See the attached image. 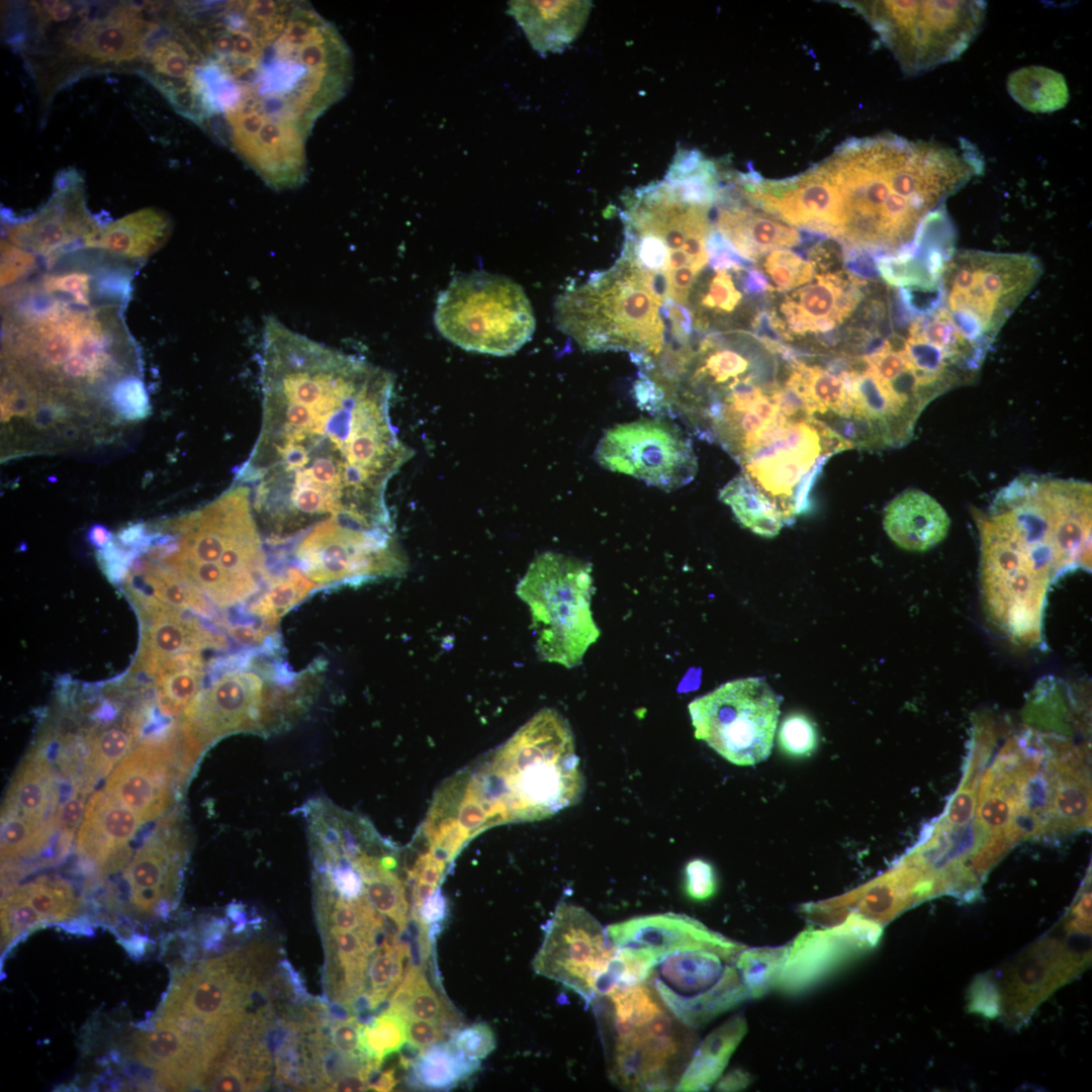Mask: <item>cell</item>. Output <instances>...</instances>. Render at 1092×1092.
<instances>
[{
  "label": "cell",
  "instance_id": "50",
  "mask_svg": "<svg viewBox=\"0 0 1092 1092\" xmlns=\"http://www.w3.org/2000/svg\"><path fill=\"white\" fill-rule=\"evenodd\" d=\"M685 877L686 892L691 898L705 900L714 894L716 888L715 875L708 862L702 859L690 861L686 867Z\"/></svg>",
  "mask_w": 1092,
  "mask_h": 1092
},
{
  "label": "cell",
  "instance_id": "44",
  "mask_svg": "<svg viewBox=\"0 0 1092 1092\" xmlns=\"http://www.w3.org/2000/svg\"><path fill=\"white\" fill-rule=\"evenodd\" d=\"M779 743L781 748L790 755H810L817 746V732L813 723L805 715L792 714L781 724Z\"/></svg>",
  "mask_w": 1092,
  "mask_h": 1092
},
{
  "label": "cell",
  "instance_id": "48",
  "mask_svg": "<svg viewBox=\"0 0 1092 1092\" xmlns=\"http://www.w3.org/2000/svg\"><path fill=\"white\" fill-rule=\"evenodd\" d=\"M752 336L772 354H779L786 341L793 340L783 321L775 311L761 310L752 321Z\"/></svg>",
  "mask_w": 1092,
  "mask_h": 1092
},
{
  "label": "cell",
  "instance_id": "43",
  "mask_svg": "<svg viewBox=\"0 0 1092 1092\" xmlns=\"http://www.w3.org/2000/svg\"><path fill=\"white\" fill-rule=\"evenodd\" d=\"M764 269L779 291H787L809 282L815 272L813 262H805L789 250L770 252Z\"/></svg>",
  "mask_w": 1092,
  "mask_h": 1092
},
{
  "label": "cell",
  "instance_id": "36",
  "mask_svg": "<svg viewBox=\"0 0 1092 1092\" xmlns=\"http://www.w3.org/2000/svg\"><path fill=\"white\" fill-rule=\"evenodd\" d=\"M449 1042H438L424 1050L412 1065V1084L430 1090H447L465 1080L479 1067Z\"/></svg>",
  "mask_w": 1092,
  "mask_h": 1092
},
{
  "label": "cell",
  "instance_id": "52",
  "mask_svg": "<svg viewBox=\"0 0 1092 1092\" xmlns=\"http://www.w3.org/2000/svg\"><path fill=\"white\" fill-rule=\"evenodd\" d=\"M843 265L852 276L860 280L876 281L880 278L874 259L858 247L843 246Z\"/></svg>",
  "mask_w": 1092,
  "mask_h": 1092
},
{
  "label": "cell",
  "instance_id": "18",
  "mask_svg": "<svg viewBox=\"0 0 1092 1092\" xmlns=\"http://www.w3.org/2000/svg\"><path fill=\"white\" fill-rule=\"evenodd\" d=\"M197 760L183 724L162 737L145 740L127 753L105 783L104 791L143 821L167 811L181 784Z\"/></svg>",
  "mask_w": 1092,
  "mask_h": 1092
},
{
  "label": "cell",
  "instance_id": "51",
  "mask_svg": "<svg viewBox=\"0 0 1092 1092\" xmlns=\"http://www.w3.org/2000/svg\"><path fill=\"white\" fill-rule=\"evenodd\" d=\"M444 1037V1026L437 1022L418 1018H408L406 1021V1040L422 1051L440 1042Z\"/></svg>",
  "mask_w": 1092,
  "mask_h": 1092
},
{
  "label": "cell",
  "instance_id": "16",
  "mask_svg": "<svg viewBox=\"0 0 1092 1092\" xmlns=\"http://www.w3.org/2000/svg\"><path fill=\"white\" fill-rule=\"evenodd\" d=\"M737 954L712 948L676 951L656 963L646 982L677 1020L699 1027L744 998L732 966Z\"/></svg>",
  "mask_w": 1092,
  "mask_h": 1092
},
{
  "label": "cell",
  "instance_id": "30",
  "mask_svg": "<svg viewBox=\"0 0 1092 1092\" xmlns=\"http://www.w3.org/2000/svg\"><path fill=\"white\" fill-rule=\"evenodd\" d=\"M157 704L167 716H183L198 699L204 678V662L198 651L167 658L155 675Z\"/></svg>",
  "mask_w": 1092,
  "mask_h": 1092
},
{
  "label": "cell",
  "instance_id": "56",
  "mask_svg": "<svg viewBox=\"0 0 1092 1092\" xmlns=\"http://www.w3.org/2000/svg\"><path fill=\"white\" fill-rule=\"evenodd\" d=\"M230 634L246 645H258L264 642L268 636L266 627H256L251 624H237L229 627Z\"/></svg>",
  "mask_w": 1092,
  "mask_h": 1092
},
{
  "label": "cell",
  "instance_id": "1",
  "mask_svg": "<svg viewBox=\"0 0 1092 1092\" xmlns=\"http://www.w3.org/2000/svg\"><path fill=\"white\" fill-rule=\"evenodd\" d=\"M195 19L191 69L177 87L181 113L200 124L214 120L269 187H299L315 122L350 88L348 44L302 1L214 3Z\"/></svg>",
  "mask_w": 1092,
  "mask_h": 1092
},
{
  "label": "cell",
  "instance_id": "46",
  "mask_svg": "<svg viewBox=\"0 0 1092 1092\" xmlns=\"http://www.w3.org/2000/svg\"><path fill=\"white\" fill-rule=\"evenodd\" d=\"M449 1043L469 1059L482 1060L495 1049V1037L486 1023L462 1027L452 1033Z\"/></svg>",
  "mask_w": 1092,
  "mask_h": 1092
},
{
  "label": "cell",
  "instance_id": "8",
  "mask_svg": "<svg viewBox=\"0 0 1092 1092\" xmlns=\"http://www.w3.org/2000/svg\"><path fill=\"white\" fill-rule=\"evenodd\" d=\"M1041 273L1030 254L954 251L939 277L941 306L965 338L988 352Z\"/></svg>",
  "mask_w": 1092,
  "mask_h": 1092
},
{
  "label": "cell",
  "instance_id": "23",
  "mask_svg": "<svg viewBox=\"0 0 1092 1092\" xmlns=\"http://www.w3.org/2000/svg\"><path fill=\"white\" fill-rule=\"evenodd\" d=\"M79 909L75 890L59 877H39L11 890L1 903V949L38 927L74 918Z\"/></svg>",
  "mask_w": 1092,
  "mask_h": 1092
},
{
  "label": "cell",
  "instance_id": "29",
  "mask_svg": "<svg viewBox=\"0 0 1092 1092\" xmlns=\"http://www.w3.org/2000/svg\"><path fill=\"white\" fill-rule=\"evenodd\" d=\"M588 1H512L511 14L540 53L557 52L579 34L589 14Z\"/></svg>",
  "mask_w": 1092,
  "mask_h": 1092
},
{
  "label": "cell",
  "instance_id": "59",
  "mask_svg": "<svg viewBox=\"0 0 1092 1092\" xmlns=\"http://www.w3.org/2000/svg\"><path fill=\"white\" fill-rule=\"evenodd\" d=\"M816 339L824 347H833L840 342L841 336L836 329H833L828 332L816 333Z\"/></svg>",
  "mask_w": 1092,
  "mask_h": 1092
},
{
  "label": "cell",
  "instance_id": "27",
  "mask_svg": "<svg viewBox=\"0 0 1092 1092\" xmlns=\"http://www.w3.org/2000/svg\"><path fill=\"white\" fill-rule=\"evenodd\" d=\"M156 25L144 20L138 10L120 5L106 17L90 21L75 41L78 54L100 63L131 61L143 54Z\"/></svg>",
  "mask_w": 1092,
  "mask_h": 1092
},
{
  "label": "cell",
  "instance_id": "28",
  "mask_svg": "<svg viewBox=\"0 0 1092 1092\" xmlns=\"http://www.w3.org/2000/svg\"><path fill=\"white\" fill-rule=\"evenodd\" d=\"M172 221L163 211L148 207L109 224L99 225L85 247L102 250L133 264H142L167 242Z\"/></svg>",
  "mask_w": 1092,
  "mask_h": 1092
},
{
  "label": "cell",
  "instance_id": "4",
  "mask_svg": "<svg viewBox=\"0 0 1092 1092\" xmlns=\"http://www.w3.org/2000/svg\"><path fill=\"white\" fill-rule=\"evenodd\" d=\"M1092 485L1073 478L1022 474L981 513L987 582L1042 589L1052 570L1088 564Z\"/></svg>",
  "mask_w": 1092,
  "mask_h": 1092
},
{
  "label": "cell",
  "instance_id": "33",
  "mask_svg": "<svg viewBox=\"0 0 1092 1092\" xmlns=\"http://www.w3.org/2000/svg\"><path fill=\"white\" fill-rule=\"evenodd\" d=\"M142 721L143 718L134 715L121 723L88 734L83 781L89 791L96 781L107 776L117 762L131 751Z\"/></svg>",
  "mask_w": 1092,
  "mask_h": 1092
},
{
  "label": "cell",
  "instance_id": "37",
  "mask_svg": "<svg viewBox=\"0 0 1092 1092\" xmlns=\"http://www.w3.org/2000/svg\"><path fill=\"white\" fill-rule=\"evenodd\" d=\"M136 558L131 574L141 578L159 602L176 609L212 618L214 611L206 596L195 585L159 564ZM130 576V575H129Z\"/></svg>",
  "mask_w": 1092,
  "mask_h": 1092
},
{
  "label": "cell",
  "instance_id": "11",
  "mask_svg": "<svg viewBox=\"0 0 1092 1092\" xmlns=\"http://www.w3.org/2000/svg\"><path fill=\"white\" fill-rule=\"evenodd\" d=\"M850 5L910 75L959 57L980 30L986 6L982 1H860Z\"/></svg>",
  "mask_w": 1092,
  "mask_h": 1092
},
{
  "label": "cell",
  "instance_id": "40",
  "mask_svg": "<svg viewBox=\"0 0 1092 1092\" xmlns=\"http://www.w3.org/2000/svg\"><path fill=\"white\" fill-rule=\"evenodd\" d=\"M806 383V397L810 417L831 412L850 416L851 408L842 376L834 375L824 368L808 366L800 362Z\"/></svg>",
  "mask_w": 1092,
  "mask_h": 1092
},
{
  "label": "cell",
  "instance_id": "54",
  "mask_svg": "<svg viewBox=\"0 0 1092 1092\" xmlns=\"http://www.w3.org/2000/svg\"><path fill=\"white\" fill-rule=\"evenodd\" d=\"M447 901L438 888L418 909L412 910V916L420 927L439 926L447 916Z\"/></svg>",
  "mask_w": 1092,
  "mask_h": 1092
},
{
  "label": "cell",
  "instance_id": "13",
  "mask_svg": "<svg viewBox=\"0 0 1092 1092\" xmlns=\"http://www.w3.org/2000/svg\"><path fill=\"white\" fill-rule=\"evenodd\" d=\"M781 698L763 678L727 681L688 708L695 737L736 765H754L771 751Z\"/></svg>",
  "mask_w": 1092,
  "mask_h": 1092
},
{
  "label": "cell",
  "instance_id": "15",
  "mask_svg": "<svg viewBox=\"0 0 1092 1092\" xmlns=\"http://www.w3.org/2000/svg\"><path fill=\"white\" fill-rule=\"evenodd\" d=\"M204 748L236 732L266 733L291 721V682L277 686L252 669L224 672L183 718Z\"/></svg>",
  "mask_w": 1092,
  "mask_h": 1092
},
{
  "label": "cell",
  "instance_id": "35",
  "mask_svg": "<svg viewBox=\"0 0 1092 1092\" xmlns=\"http://www.w3.org/2000/svg\"><path fill=\"white\" fill-rule=\"evenodd\" d=\"M1007 89L1020 106L1032 112L1044 113L1059 110L1069 100V91L1063 75L1039 66L1014 71L1008 78Z\"/></svg>",
  "mask_w": 1092,
  "mask_h": 1092
},
{
  "label": "cell",
  "instance_id": "41",
  "mask_svg": "<svg viewBox=\"0 0 1092 1092\" xmlns=\"http://www.w3.org/2000/svg\"><path fill=\"white\" fill-rule=\"evenodd\" d=\"M406 1018L385 1009L363 1025L362 1051L367 1060L382 1063L384 1058L399 1051L406 1041Z\"/></svg>",
  "mask_w": 1092,
  "mask_h": 1092
},
{
  "label": "cell",
  "instance_id": "38",
  "mask_svg": "<svg viewBox=\"0 0 1092 1092\" xmlns=\"http://www.w3.org/2000/svg\"><path fill=\"white\" fill-rule=\"evenodd\" d=\"M315 588L316 585L297 567L290 566L284 575L269 579L268 588L251 605L250 612L272 629L285 613Z\"/></svg>",
  "mask_w": 1092,
  "mask_h": 1092
},
{
  "label": "cell",
  "instance_id": "39",
  "mask_svg": "<svg viewBox=\"0 0 1092 1092\" xmlns=\"http://www.w3.org/2000/svg\"><path fill=\"white\" fill-rule=\"evenodd\" d=\"M410 962L408 945L398 941L396 937L386 936L378 946L368 971L370 989L366 995L371 1009L380 1006L399 985Z\"/></svg>",
  "mask_w": 1092,
  "mask_h": 1092
},
{
  "label": "cell",
  "instance_id": "3",
  "mask_svg": "<svg viewBox=\"0 0 1092 1092\" xmlns=\"http://www.w3.org/2000/svg\"><path fill=\"white\" fill-rule=\"evenodd\" d=\"M820 164L841 200L838 241L874 261L919 245L946 198L982 170L969 143L958 150L895 134L851 139Z\"/></svg>",
  "mask_w": 1092,
  "mask_h": 1092
},
{
  "label": "cell",
  "instance_id": "45",
  "mask_svg": "<svg viewBox=\"0 0 1092 1092\" xmlns=\"http://www.w3.org/2000/svg\"><path fill=\"white\" fill-rule=\"evenodd\" d=\"M453 1017L450 1007L437 995L422 971L408 1007V1018L429 1020L444 1026L451 1024Z\"/></svg>",
  "mask_w": 1092,
  "mask_h": 1092
},
{
  "label": "cell",
  "instance_id": "26",
  "mask_svg": "<svg viewBox=\"0 0 1092 1092\" xmlns=\"http://www.w3.org/2000/svg\"><path fill=\"white\" fill-rule=\"evenodd\" d=\"M884 529L902 549L923 552L947 535L950 519L943 507L920 489H907L886 507Z\"/></svg>",
  "mask_w": 1092,
  "mask_h": 1092
},
{
  "label": "cell",
  "instance_id": "31",
  "mask_svg": "<svg viewBox=\"0 0 1092 1092\" xmlns=\"http://www.w3.org/2000/svg\"><path fill=\"white\" fill-rule=\"evenodd\" d=\"M816 281L808 284L786 298L781 305L789 330L797 335L815 332V323L822 318L835 322L836 301L850 280L842 272L825 273L815 276Z\"/></svg>",
  "mask_w": 1092,
  "mask_h": 1092
},
{
  "label": "cell",
  "instance_id": "22",
  "mask_svg": "<svg viewBox=\"0 0 1092 1092\" xmlns=\"http://www.w3.org/2000/svg\"><path fill=\"white\" fill-rule=\"evenodd\" d=\"M130 592L136 607L149 617L150 625L143 634V642L133 670L155 675L159 666L169 657L206 648L224 647L223 635L208 630L196 618L183 614L143 594Z\"/></svg>",
  "mask_w": 1092,
  "mask_h": 1092
},
{
  "label": "cell",
  "instance_id": "55",
  "mask_svg": "<svg viewBox=\"0 0 1092 1092\" xmlns=\"http://www.w3.org/2000/svg\"><path fill=\"white\" fill-rule=\"evenodd\" d=\"M733 271L737 285L746 295L752 296L772 290L767 278L758 269H737Z\"/></svg>",
  "mask_w": 1092,
  "mask_h": 1092
},
{
  "label": "cell",
  "instance_id": "57",
  "mask_svg": "<svg viewBox=\"0 0 1092 1092\" xmlns=\"http://www.w3.org/2000/svg\"><path fill=\"white\" fill-rule=\"evenodd\" d=\"M368 1089L367 1077L364 1070V1065L359 1072L346 1074L339 1079L331 1083L327 1090L338 1092H358Z\"/></svg>",
  "mask_w": 1092,
  "mask_h": 1092
},
{
  "label": "cell",
  "instance_id": "17",
  "mask_svg": "<svg viewBox=\"0 0 1092 1092\" xmlns=\"http://www.w3.org/2000/svg\"><path fill=\"white\" fill-rule=\"evenodd\" d=\"M595 457L608 470L664 490L688 484L698 469L690 439L677 426L661 419L637 420L607 430Z\"/></svg>",
  "mask_w": 1092,
  "mask_h": 1092
},
{
  "label": "cell",
  "instance_id": "25",
  "mask_svg": "<svg viewBox=\"0 0 1092 1092\" xmlns=\"http://www.w3.org/2000/svg\"><path fill=\"white\" fill-rule=\"evenodd\" d=\"M58 800L53 765L37 747L15 772L6 793L2 816L19 818L50 838L58 826Z\"/></svg>",
  "mask_w": 1092,
  "mask_h": 1092
},
{
  "label": "cell",
  "instance_id": "14",
  "mask_svg": "<svg viewBox=\"0 0 1092 1092\" xmlns=\"http://www.w3.org/2000/svg\"><path fill=\"white\" fill-rule=\"evenodd\" d=\"M533 968L577 993L586 1005L614 988L628 986L607 929L584 908L566 902L548 921Z\"/></svg>",
  "mask_w": 1092,
  "mask_h": 1092
},
{
  "label": "cell",
  "instance_id": "24",
  "mask_svg": "<svg viewBox=\"0 0 1092 1092\" xmlns=\"http://www.w3.org/2000/svg\"><path fill=\"white\" fill-rule=\"evenodd\" d=\"M142 823L134 812L104 790L97 791L85 807L76 838L77 851L101 873H112L124 864L125 847Z\"/></svg>",
  "mask_w": 1092,
  "mask_h": 1092
},
{
  "label": "cell",
  "instance_id": "49",
  "mask_svg": "<svg viewBox=\"0 0 1092 1092\" xmlns=\"http://www.w3.org/2000/svg\"><path fill=\"white\" fill-rule=\"evenodd\" d=\"M363 1025L356 1017L334 1020L329 1026V1039L333 1048L351 1058H365L362 1051Z\"/></svg>",
  "mask_w": 1092,
  "mask_h": 1092
},
{
  "label": "cell",
  "instance_id": "10",
  "mask_svg": "<svg viewBox=\"0 0 1092 1092\" xmlns=\"http://www.w3.org/2000/svg\"><path fill=\"white\" fill-rule=\"evenodd\" d=\"M434 318L440 334L453 344L495 356L514 354L535 331L523 288L484 272L453 278L438 297Z\"/></svg>",
  "mask_w": 1092,
  "mask_h": 1092
},
{
  "label": "cell",
  "instance_id": "5",
  "mask_svg": "<svg viewBox=\"0 0 1092 1092\" xmlns=\"http://www.w3.org/2000/svg\"><path fill=\"white\" fill-rule=\"evenodd\" d=\"M469 771L496 825L551 817L576 804L584 790L570 725L549 708Z\"/></svg>",
  "mask_w": 1092,
  "mask_h": 1092
},
{
  "label": "cell",
  "instance_id": "47",
  "mask_svg": "<svg viewBox=\"0 0 1092 1092\" xmlns=\"http://www.w3.org/2000/svg\"><path fill=\"white\" fill-rule=\"evenodd\" d=\"M742 294L737 290L728 270H719L708 283L701 298V305L716 312H732L739 304Z\"/></svg>",
  "mask_w": 1092,
  "mask_h": 1092
},
{
  "label": "cell",
  "instance_id": "12",
  "mask_svg": "<svg viewBox=\"0 0 1092 1092\" xmlns=\"http://www.w3.org/2000/svg\"><path fill=\"white\" fill-rule=\"evenodd\" d=\"M846 449L844 440L812 418H781L759 433L738 463L787 525L809 507L811 487L827 459Z\"/></svg>",
  "mask_w": 1092,
  "mask_h": 1092
},
{
  "label": "cell",
  "instance_id": "34",
  "mask_svg": "<svg viewBox=\"0 0 1092 1092\" xmlns=\"http://www.w3.org/2000/svg\"><path fill=\"white\" fill-rule=\"evenodd\" d=\"M741 525L763 537H775L785 525L775 505L747 478L739 474L720 491Z\"/></svg>",
  "mask_w": 1092,
  "mask_h": 1092
},
{
  "label": "cell",
  "instance_id": "6",
  "mask_svg": "<svg viewBox=\"0 0 1092 1092\" xmlns=\"http://www.w3.org/2000/svg\"><path fill=\"white\" fill-rule=\"evenodd\" d=\"M560 331L590 351H626L641 368L662 351L667 326L664 300L652 278L625 256L555 303Z\"/></svg>",
  "mask_w": 1092,
  "mask_h": 1092
},
{
  "label": "cell",
  "instance_id": "21",
  "mask_svg": "<svg viewBox=\"0 0 1092 1092\" xmlns=\"http://www.w3.org/2000/svg\"><path fill=\"white\" fill-rule=\"evenodd\" d=\"M184 853L174 820L162 821L124 871L127 901L135 916L150 918L171 908L181 880Z\"/></svg>",
  "mask_w": 1092,
  "mask_h": 1092
},
{
  "label": "cell",
  "instance_id": "53",
  "mask_svg": "<svg viewBox=\"0 0 1092 1092\" xmlns=\"http://www.w3.org/2000/svg\"><path fill=\"white\" fill-rule=\"evenodd\" d=\"M423 969L420 966H410L401 982L395 988L388 1004V1010L396 1012L408 1019V1007L414 996L418 979Z\"/></svg>",
  "mask_w": 1092,
  "mask_h": 1092
},
{
  "label": "cell",
  "instance_id": "20",
  "mask_svg": "<svg viewBox=\"0 0 1092 1092\" xmlns=\"http://www.w3.org/2000/svg\"><path fill=\"white\" fill-rule=\"evenodd\" d=\"M88 213L83 181L76 173H63L56 191L36 214L7 229L8 243L36 258L50 259L78 247L98 228Z\"/></svg>",
  "mask_w": 1092,
  "mask_h": 1092
},
{
  "label": "cell",
  "instance_id": "9",
  "mask_svg": "<svg viewBox=\"0 0 1092 1092\" xmlns=\"http://www.w3.org/2000/svg\"><path fill=\"white\" fill-rule=\"evenodd\" d=\"M592 565L555 552L530 564L517 585L529 607L536 651L547 662L572 668L581 663L601 631L594 620Z\"/></svg>",
  "mask_w": 1092,
  "mask_h": 1092
},
{
  "label": "cell",
  "instance_id": "2",
  "mask_svg": "<svg viewBox=\"0 0 1092 1092\" xmlns=\"http://www.w3.org/2000/svg\"><path fill=\"white\" fill-rule=\"evenodd\" d=\"M131 280L119 269L36 268L5 288L1 398L24 432L86 447L143 418L142 359L123 318Z\"/></svg>",
  "mask_w": 1092,
  "mask_h": 1092
},
{
  "label": "cell",
  "instance_id": "19",
  "mask_svg": "<svg viewBox=\"0 0 1092 1092\" xmlns=\"http://www.w3.org/2000/svg\"><path fill=\"white\" fill-rule=\"evenodd\" d=\"M613 944L638 977L647 980L666 956L692 948L737 954L739 945L690 916L666 912L633 917L606 927Z\"/></svg>",
  "mask_w": 1092,
  "mask_h": 1092
},
{
  "label": "cell",
  "instance_id": "58",
  "mask_svg": "<svg viewBox=\"0 0 1092 1092\" xmlns=\"http://www.w3.org/2000/svg\"><path fill=\"white\" fill-rule=\"evenodd\" d=\"M36 6L39 12L57 22L69 19L73 13V6L67 1H42Z\"/></svg>",
  "mask_w": 1092,
  "mask_h": 1092
},
{
  "label": "cell",
  "instance_id": "32",
  "mask_svg": "<svg viewBox=\"0 0 1092 1092\" xmlns=\"http://www.w3.org/2000/svg\"><path fill=\"white\" fill-rule=\"evenodd\" d=\"M743 1032L734 1018L712 1032L691 1056L674 1090L700 1091L711 1086L722 1073Z\"/></svg>",
  "mask_w": 1092,
  "mask_h": 1092
},
{
  "label": "cell",
  "instance_id": "42",
  "mask_svg": "<svg viewBox=\"0 0 1092 1092\" xmlns=\"http://www.w3.org/2000/svg\"><path fill=\"white\" fill-rule=\"evenodd\" d=\"M149 61L154 71L163 78L160 82L162 87L181 83L190 72V55L178 31L156 39L150 47Z\"/></svg>",
  "mask_w": 1092,
  "mask_h": 1092
},
{
  "label": "cell",
  "instance_id": "7",
  "mask_svg": "<svg viewBox=\"0 0 1092 1092\" xmlns=\"http://www.w3.org/2000/svg\"><path fill=\"white\" fill-rule=\"evenodd\" d=\"M610 1079L628 1091L676 1087L692 1056L689 1026L647 983L617 987L594 1001Z\"/></svg>",
  "mask_w": 1092,
  "mask_h": 1092
}]
</instances>
